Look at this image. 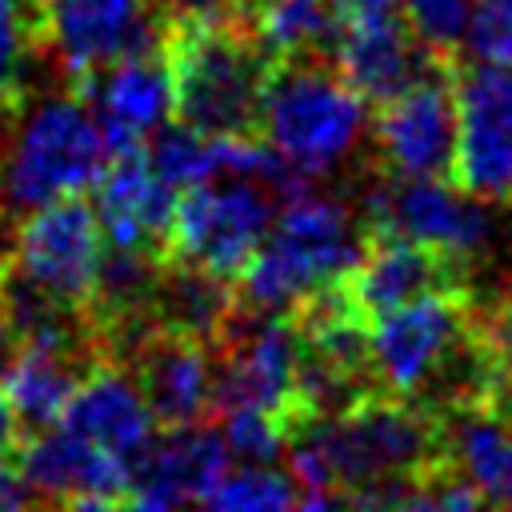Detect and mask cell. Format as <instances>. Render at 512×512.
<instances>
[{
	"label": "cell",
	"instance_id": "6da1fadb",
	"mask_svg": "<svg viewBox=\"0 0 512 512\" xmlns=\"http://www.w3.org/2000/svg\"><path fill=\"white\" fill-rule=\"evenodd\" d=\"M288 468L304 488L352 492L388 476H416L452 456L444 412L380 392L288 432Z\"/></svg>",
	"mask_w": 512,
	"mask_h": 512
},
{
	"label": "cell",
	"instance_id": "7a4b0ae2",
	"mask_svg": "<svg viewBox=\"0 0 512 512\" xmlns=\"http://www.w3.org/2000/svg\"><path fill=\"white\" fill-rule=\"evenodd\" d=\"M172 116L204 136H260L272 60L240 20L164 24Z\"/></svg>",
	"mask_w": 512,
	"mask_h": 512
},
{
	"label": "cell",
	"instance_id": "3957f363",
	"mask_svg": "<svg viewBox=\"0 0 512 512\" xmlns=\"http://www.w3.org/2000/svg\"><path fill=\"white\" fill-rule=\"evenodd\" d=\"M368 232L356 208L344 200L308 192L280 204L272 232L236 280V296L248 312L288 316L320 284L344 280L364 256Z\"/></svg>",
	"mask_w": 512,
	"mask_h": 512
},
{
	"label": "cell",
	"instance_id": "277c9868",
	"mask_svg": "<svg viewBox=\"0 0 512 512\" xmlns=\"http://www.w3.org/2000/svg\"><path fill=\"white\" fill-rule=\"evenodd\" d=\"M368 104L332 60H280L268 72L260 136L288 164L324 180L368 140Z\"/></svg>",
	"mask_w": 512,
	"mask_h": 512
},
{
	"label": "cell",
	"instance_id": "5b68a950",
	"mask_svg": "<svg viewBox=\"0 0 512 512\" xmlns=\"http://www.w3.org/2000/svg\"><path fill=\"white\" fill-rule=\"evenodd\" d=\"M108 160L112 152L80 92L44 96L32 108L20 104L16 128L0 152V204L28 216L80 196L104 176Z\"/></svg>",
	"mask_w": 512,
	"mask_h": 512
},
{
	"label": "cell",
	"instance_id": "8992f818",
	"mask_svg": "<svg viewBox=\"0 0 512 512\" xmlns=\"http://www.w3.org/2000/svg\"><path fill=\"white\" fill-rule=\"evenodd\" d=\"M272 204L276 200L244 176H216L184 188L176 196L168 228V260L208 268L224 280H240V272L272 232Z\"/></svg>",
	"mask_w": 512,
	"mask_h": 512
},
{
	"label": "cell",
	"instance_id": "52a82bcc",
	"mask_svg": "<svg viewBox=\"0 0 512 512\" xmlns=\"http://www.w3.org/2000/svg\"><path fill=\"white\" fill-rule=\"evenodd\" d=\"M368 172L372 176L360 184L356 204L368 236L392 232L444 256H456L464 264H476L488 252L492 220L484 200L460 192L452 180H400L376 172L372 164Z\"/></svg>",
	"mask_w": 512,
	"mask_h": 512
},
{
	"label": "cell",
	"instance_id": "ba28073f",
	"mask_svg": "<svg viewBox=\"0 0 512 512\" xmlns=\"http://www.w3.org/2000/svg\"><path fill=\"white\" fill-rule=\"evenodd\" d=\"M452 100V184L484 204H512V72L472 56H456Z\"/></svg>",
	"mask_w": 512,
	"mask_h": 512
},
{
	"label": "cell",
	"instance_id": "9c48e42d",
	"mask_svg": "<svg viewBox=\"0 0 512 512\" xmlns=\"http://www.w3.org/2000/svg\"><path fill=\"white\" fill-rule=\"evenodd\" d=\"M372 168L400 180H452L456 156V100L452 64L380 104L368 124Z\"/></svg>",
	"mask_w": 512,
	"mask_h": 512
},
{
	"label": "cell",
	"instance_id": "30bf717a",
	"mask_svg": "<svg viewBox=\"0 0 512 512\" xmlns=\"http://www.w3.org/2000/svg\"><path fill=\"white\" fill-rule=\"evenodd\" d=\"M40 32L72 84L124 56L164 48V20L152 0H40Z\"/></svg>",
	"mask_w": 512,
	"mask_h": 512
},
{
	"label": "cell",
	"instance_id": "8fae6325",
	"mask_svg": "<svg viewBox=\"0 0 512 512\" xmlns=\"http://www.w3.org/2000/svg\"><path fill=\"white\" fill-rule=\"evenodd\" d=\"M100 252L104 236L96 212L76 196L20 216V228L12 236V268L72 308L88 304Z\"/></svg>",
	"mask_w": 512,
	"mask_h": 512
},
{
	"label": "cell",
	"instance_id": "7c38bea8",
	"mask_svg": "<svg viewBox=\"0 0 512 512\" xmlns=\"http://www.w3.org/2000/svg\"><path fill=\"white\" fill-rule=\"evenodd\" d=\"M112 360L128 368L160 428L196 424L212 412V352L200 340L148 324L128 336Z\"/></svg>",
	"mask_w": 512,
	"mask_h": 512
},
{
	"label": "cell",
	"instance_id": "4fadbf2b",
	"mask_svg": "<svg viewBox=\"0 0 512 512\" xmlns=\"http://www.w3.org/2000/svg\"><path fill=\"white\" fill-rule=\"evenodd\" d=\"M452 60L436 56L412 28L408 20L388 8V12H360L348 16L340 48H336V68L340 76L352 84V92L380 108L388 100H396L400 92H408L412 84L436 76L440 68H448Z\"/></svg>",
	"mask_w": 512,
	"mask_h": 512
},
{
	"label": "cell",
	"instance_id": "5bb4252c",
	"mask_svg": "<svg viewBox=\"0 0 512 512\" xmlns=\"http://www.w3.org/2000/svg\"><path fill=\"white\" fill-rule=\"evenodd\" d=\"M356 308L368 320H380L420 296H472V264L444 256L436 248H424L416 240L376 232L364 244L360 264L344 276Z\"/></svg>",
	"mask_w": 512,
	"mask_h": 512
},
{
	"label": "cell",
	"instance_id": "9a60e30c",
	"mask_svg": "<svg viewBox=\"0 0 512 512\" xmlns=\"http://www.w3.org/2000/svg\"><path fill=\"white\" fill-rule=\"evenodd\" d=\"M112 156L144 148V140L172 116V80L164 48L124 56L76 84Z\"/></svg>",
	"mask_w": 512,
	"mask_h": 512
},
{
	"label": "cell",
	"instance_id": "2e32d148",
	"mask_svg": "<svg viewBox=\"0 0 512 512\" xmlns=\"http://www.w3.org/2000/svg\"><path fill=\"white\" fill-rule=\"evenodd\" d=\"M92 188H96L92 212H96L100 236L108 244L156 252L168 260V228H172L180 192L156 176L144 148L112 156L104 176Z\"/></svg>",
	"mask_w": 512,
	"mask_h": 512
},
{
	"label": "cell",
	"instance_id": "e0dca14e",
	"mask_svg": "<svg viewBox=\"0 0 512 512\" xmlns=\"http://www.w3.org/2000/svg\"><path fill=\"white\" fill-rule=\"evenodd\" d=\"M16 472L24 480L28 492H40L44 500H72V496H124L132 488V468L88 444L84 436L68 432L64 424L56 428H40L28 440H20L16 448Z\"/></svg>",
	"mask_w": 512,
	"mask_h": 512
},
{
	"label": "cell",
	"instance_id": "ac0fdd59",
	"mask_svg": "<svg viewBox=\"0 0 512 512\" xmlns=\"http://www.w3.org/2000/svg\"><path fill=\"white\" fill-rule=\"evenodd\" d=\"M60 424L68 432L84 436L88 444L120 456L128 468L136 464V456L156 436L152 408L144 404V396H140L136 380L128 376V368L116 364V360H96L80 376Z\"/></svg>",
	"mask_w": 512,
	"mask_h": 512
},
{
	"label": "cell",
	"instance_id": "d6986e66",
	"mask_svg": "<svg viewBox=\"0 0 512 512\" xmlns=\"http://www.w3.org/2000/svg\"><path fill=\"white\" fill-rule=\"evenodd\" d=\"M228 444L216 424H180L164 428L148 440V448L132 464V484L140 492L176 500V504H204L208 492L228 472Z\"/></svg>",
	"mask_w": 512,
	"mask_h": 512
},
{
	"label": "cell",
	"instance_id": "ffe728a7",
	"mask_svg": "<svg viewBox=\"0 0 512 512\" xmlns=\"http://www.w3.org/2000/svg\"><path fill=\"white\" fill-rule=\"evenodd\" d=\"M240 24L256 48L280 60H332L348 24L340 0H240Z\"/></svg>",
	"mask_w": 512,
	"mask_h": 512
},
{
	"label": "cell",
	"instance_id": "44dd1931",
	"mask_svg": "<svg viewBox=\"0 0 512 512\" xmlns=\"http://www.w3.org/2000/svg\"><path fill=\"white\" fill-rule=\"evenodd\" d=\"M236 312H240L236 280H224V276L196 268V264H184V260L164 264L160 284H156V300H152V320L160 328L192 336L212 352L224 340Z\"/></svg>",
	"mask_w": 512,
	"mask_h": 512
},
{
	"label": "cell",
	"instance_id": "7402d4cb",
	"mask_svg": "<svg viewBox=\"0 0 512 512\" xmlns=\"http://www.w3.org/2000/svg\"><path fill=\"white\" fill-rule=\"evenodd\" d=\"M448 444L460 468L480 484L492 512H512V416L496 408L444 412Z\"/></svg>",
	"mask_w": 512,
	"mask_h": 512
},
{
	"label": "cell",
	"instance_id": "603a6c76",
	"mask_svg": "<svg viewBox=\"0 0 512 512\" xmlns=\"http://www.w3.org/2000/svg\"><path fill=\"white\" fill-rule=\"evenodd\" d=\"M96 364V356L68 352V348H44V344H24L20 360L8 372V400L28 432L60 424L80 376Z\"/></svg>",
	"mask_w": 512,
	"mask_h": 512
},
{
	"label": "cell",
	"instance_id": "cb8c5ba5",
	"mask_svg": "<svg viewBox=\"0 0 512 512\" xmlns=\"http://www.w3.org/2000/svg\"><path fill=\"white\" fill-rule=\"evenodd\" d=\"M148 164L176 192L224 176V136H204L188 124H160L144 148Z\"/></svg>",
	"mask_w": 512,
	"mask_h": 512
},
{
	"label": "cell",
	"instance_id": "d4e9b609",
	"mask_svg": "<svg viewBox=\"0 0 512 512\" xmlns=\"http://www.w3.org/2000/svg\"><path fill=\"white\" fill-rule=\"evenodd\" d=\"M40 52V8L32 0H0V100L24 104L28 68Z\"/></svg>",
	"mask_w": 512,
	"mask_h": 512
},
{
	"label": "cell",
	"instance_id": "484cf974",
	"mask_svg": "<svg viewBox=\"0 0 512 512\" xmlns=\"http://www.w3.org/2000/svg\"><path fill=\"white\" fill-rule=\"evenodd\" d=\"M296 484L272 464H244L240 472H224L208 492L204 512H292Z\"/></svg>",
	"mask_w": 512,
	"mask_h": 512
},
{
	"label": "cell",
	"instance_id": "4316f807",
	"mask_svg": "<svg viewBox=\"0 0 512 512\" xmlns=\"http://www.w3.org/2000/svg\"><path fill=\"white\" fill-rule=\"evenodd\" d=\"M404 512H492V504L460 460L448 456L416 476H404Z\"/></svg>",
	"mask_w": 512,
	"mask_h": 512
},
{
	"label": "cell",
	"instance_id": "83f0119b",
	"mask_svg": "<svg viewBox=\"0 0 512 512\" xmlns=\"http://www.w3.org/2000/svg\"><path fill=\"white\" fill-rule=\"evenodd\" d=\"M224 444L244 464H276L288 448V416L272 408H236L224 412Z\"/></svg>",
	"mask_w": 512,
	"mask_h": 512
},
{
	"label": "cell",
	"instance_id": "f1b7e54d",
	"mask_svg": "<svg viewBox=\"0 0 512 512\" xmlns=\"http://www.w3.org/2000/svg\"><path fill=\"white\" fill-rule=\"evenodd\" d=\"M408 28L444 60L464 56L468 24H472V0H396Z\"/></svg>",
	"mask_w": 512,
	"mask_h": 512
},
{
	"label": "cell",
	"instance_id": "f546056e",
	"mask_svg": "<svg viewBox=\"0 0 512 512\" xmlns=\"http://www.w3.org/2000/svg\"><path fill=\"white\" fill-rule=\"evenodd\" d=\"M464 52L512 72V0H476Z\"/></svg>",
	"mask_w": 512,
	"mask_h": 512
},
{
	"label": "cell",
	"instance_id": "4dcf8cb0",
	"mask_svg": "<svg viewBox=\"0 0 512 512\" xmlns=\"http://www.w3.org/2000/svg\"><path fill=\"white\" fill-rule=\"evenodd\" d=\"M344 512H404V476L372 480L344 492Z\"/></svg>",
	"mask_w": 512,
	"mask_h": 512
},
{
	"label": "cell",
	"instance_id": "1f68e13d",
	"mask_svg": "<svg viewBox=\"0 0 512 512\" xmlns=\"http://www.w3.org/2000/svg\"><path fill=\"white\" fill-rule=\"evenodd\" d=\"M20 440H24V424H20L16 408H12V400L0 396V456H16Z\"/></svg>",
	"mask_w": 512,
	"mask_h": 512
},
{
	"label": "cell",
	"instance_id": "d6a6232c",
	"mask_svg": "<svg viewBox=\"0 0 512 512\" xmlns=\"http://www.w3.org/2000/svg\"><path fill=\"white\" fill-rule=\"evenodd\" d=\"M20 348H24V340L16 336V328L8 324V316L0 312V380H8L12 364L20 360Z\"/></svg>",
	"mask_w": 512,
	"mask_h": 512
},
{
	"label": "cell",
	"instance_id": "836d02e7",
	"mask_svg": "<svg viewBox=\"0 0 512 512\" xmlns=\"http://www.w3.org/2000/svg\"><path fill=\"white\" fill-rule=\"evenodd\" d=\"M24 492H28V488H24V480H20L16 464H12V456H0V508L24 500Z\"/></svg>",
	"mask_w": 512,
	"mask_h": 512
},
{
	"label": "cell",
	"instance_id": "e575fe53",
	"mask_svg": "<svg viewBox=\"0 0 512 512\" xmlns=\"http://www.w3.org/2000/svg\"><path fill=\"white\" fill-rule=\"evenodd\" d=\"M120 512H188V504H176V500H164V496L140 492V496H132Z\"/></svg>",
	"mask_w": 512,
	"mask_h": 512
},
{
	"label": "cell",
	"instance_id": "d590c367",
	"mask_svg": "<svg viewBox=\"0 0 512 512\" xmlns=\"http://www.w3.org/2000/svg\"><path fill=\"white\" fill-rule=\"evenodd\" d=\"M56 512H120V504L108 496H72V500H60Z\"/></svg>",
	"mask_w": 512,
	"mask_h": 512
},
{
	"label": "cell",
	"instance_id": "8d00e7d4",
	"mask_svg": "<svg viewBox=\"0 0 512 512\" xmlns=\"http://www.w3.org/2000/svg\"><path fill=\"white\" fill-rule=\"evenodd\" d=\"M340 8L348 16H360V12H388V8H396V0H340Z\"/></svg>",
	"mask_w": 512,
	"mask_h": 512
},
{
	"label": "cell",
	"instance_id": "74e56055",
	"mask_svg": "<svg viewBox=\"0 0 512 512\" xmlns=\"http://www.w3.org/2000/svg\"><path fill=\"white\" fill-rule=\"evenodd\" d=\"M16 228H8V208L0 204V256H8V244H12Z\"/></svg>",
	"mask_w": 512,
	"mask_h": 512
},
{
	"label": "cell",
	"instance_id": "f35d334b",
	"mask_svg": "<svg viewBox=\"0 0 512 512\" xmlns=\"http://www.w3.org/2000/svg\"><path fill=\"white\" fill-rule=\"evenodd\" d=\"M0 512H44V508H40V504H28V496H24V500H16V504H4Z\"/></svg>",
	"mask_w": 512,
	"mask_h": 512
},
{
	"label": "cell",
	"instance_id": "ab89813d",
	"mask_svg": "<svg viewBox=\"0 0 512 512\" xmlns=\"http://www.w3.org/2000/svg\"><path fill=\"white\" fill-rule=\"evenodd\" d=\"M8 264H12V256H0V284H4V272H8Z\"/></svg>",
	"mask_w": 512,
	"mask_h": 512
}]
</instances>
